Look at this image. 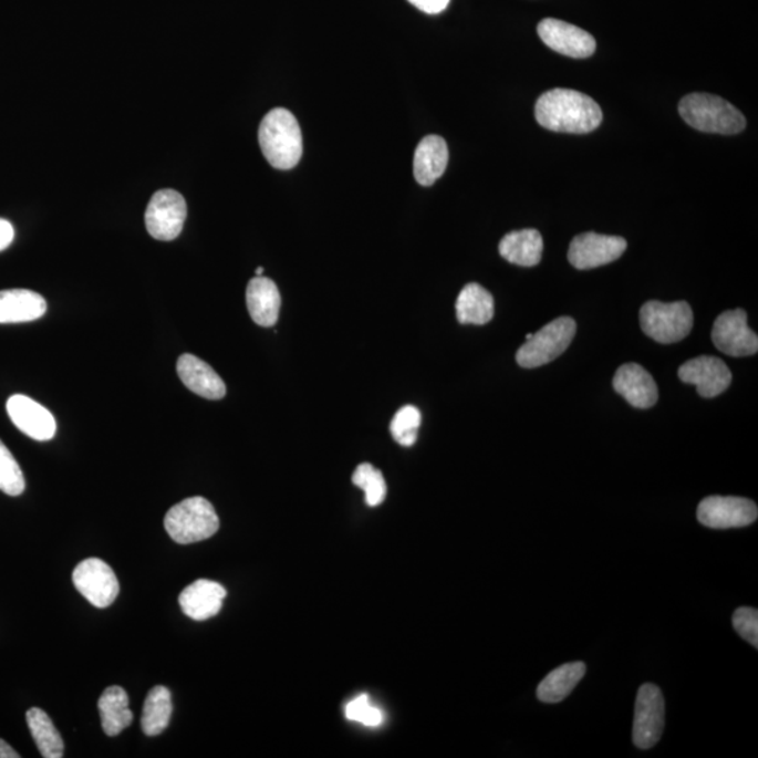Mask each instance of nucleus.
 Returning <instances> with one entry per match:
<instances>
[{
  "instance_id": "4be33fe9",
  "label": "nucleus",
  "mask_w": 758,
  "mask_h": 758,
  "mask_svg": "<svg viewBox=\"0 0 758 758\" xmlns=\"http://www.w3.org/2000/svg\"><path fill=\"white\" fill-rule=\"evenodd\" d=\"M543 240L537 229H521L500 240L501 258L521 268H534L542 258Z\"/></svg>"
},
{
  "instance_id": "0eeeda50",
  "label": "nucleus",
  "mask_w": 758,
  "mask_h": 758,
  "mask_svg": "<svg viewBox=\"0 0 758 758\" xmlns=\"http://www.w3.org/2000/svg\"><path fill=\"white\" fill-rule=\"evenodd\" d=\"M187 218L185 197L170 188L155 193L145 212L146 229L152 238L175 240L183 231Z\"/></svg>"
},
{
  "instance_id": "a211bd4d",
  "label": "nucleus",
  "mask_w": 758,
  "mask_h": 758,
  "mask_svg": "<svg viewBox=\"0 0 758 758\" xmlns=\"http://www.w3.org/2000/svg\"><path fill=\"white\" fill-rule=\"evenodd\" d=\"M177 374L188 390L198 396L206 397V399H222L227 394V386H225L221 376L214 371L211 365L203 362L196 355L183 354L177 362Z\"/></svg>"
},
{
  "instance_id": "f704fd0d",
  "label": "nucleus",
  "mask_w": 758,
  "mask_h": 758,
  "mask_svg": "<svg viewBox=\"0 0 758 758\" xmlns=\"http://www.w3.org/2000/svg\"><path fill=\"white\" fill-rule=\"evenodd\" d=\"M0 758H20V755L7 741L0 739Z\"/></svg>"
},
{
  "instance_id": "a878e982",
  "label": "nucleus",
  "mask_w": 758,
  "mask_h": 758,
  "mask_svg": "<svg viewBox=\"0 0 758 758\" xmlns=\"http://www.w3.org/2000/svg\"><path fill=\"white\" fill-rule=\"evenodd\" d=\"M25 719H28L30 734L33 736L41 756L45 758L64 757V740L43 709H29Z\"/></svg>"
},
{
  "instance_id": "5701e85b",
  "label": "nucleus",
  "mask_w": 758,
  "mask_h": 758,
  "mask_svg": "<svg viewBox=\"0 0 758 758\" xmlns=\"http://www.w3.org/2000/svg\"><path fill=\"white\" fill-rule=\"evenodd\" d=\"M457 318L463 325H486L495 315V300L477 282L465 285L455 303Z\"/></svg>"
},
{
  "instance_id": "b1692460",
  "label": "nucleus",
  "mask_w": 758,
  "mask_h": 758,
  "mask_svg": "<svg viewBox=\"0 0 758 758\" xmlns=\"http://www.w3.org/2000/svg\"><path fill=\"white\" fill-rule=\"evenodd\" d=\"M104 734L118 736L133 724L134 715L129 709V698L125 689L118 686L108 687L98 699Z\"/></svg>"
},
{
  "instance_id": "c85d7f7f",
  "label": "nucleus",
  "mask_w": 758,
  "mask_h": 758,
  "mask_svg": "<svg viewBox=\"0 0 758 758\" xmlns=\"http://www.w3.org/2000/svg\"><path fill=\"white\" fill-rule=\"evenodd\" d=\"M420 423V411L416 406H404L397 411L394 420L391 422L392 437L401 446L412 447L417 440Z\"/></svg>"
},
{
  "instance_id": "6ab92c4d",
  "label": "nucleus",
  "mask_w": 758,
  "mask_h": 758,
  "mask_svg": "<svg viewBox=\"0 0 758 758\" xmlns=\"http://www.w3.org/2000/svg\"><path fill=\"white\" fill-rule=\"evenodd\" d=\"M246 303L250 318L259 326L271 328L279 321L281 295L276 282L268 277L256 276L246 290Z\"/></svg>"
},
{
  "instance_id": "f3484780",
  "label": "nucleus",
  "mask_w": 758,
  "mask_h": 758,
  "mask_svg": "<svg viewBox=\"0 0 758 758\" xmlns=\"http://www.w3.org/2000/svg\"><path fill=\"white\" fill-rule=\"evenodd\" d=\"M225 598L227 590L221 584L200 579L183 590L179 604L188 619L206 621L221 611Z\"/></svg>"
},
{
  "instance_id": "72a5a7b5",
  "label": "nucleus",
  "mask_w": 758,
  "mask_h": 758,
  "mask_svg": "<svg viewBox=\"0 0 758 758\" xmlns=\"http://www.w3.org/2000/svg\"><path fill=\"white\" fill-rule=\"evenodd\" d=\"M14 239V228L13 225L7 221V219H0V252L8 249L10 243Z\"/></svg>"
},
{
  "instance_id": "c9c22d12",
  "label": "nucleus",
  "mask_w": 758,
  "mask_h": 758,
  "mask_svg": "<svg viewBox=\"0 0 758 758\" xmlns=\"http://www.w3.org/2000/svg\"><path fill=\"white\" fill-rule=\"evenodd\" d=\"M261 274H263V268H258V270H256V276H261Z\"/></svg>"
},
{
  "instance_id": "1a4fd4ad",
  "label": "nucleus",
  "mask_w": 758,
  "mask_h": 758,
  "mask_svg": "<svg viewBox=\"0 0 758 758\" xmlns=\"http://www.w3.org/2000/svg\"><path fill=\"white\" fill-rule=\"evenodd\" d=\"M665 728V698L655 684H643L637 692L634 719V744L646 750L656 746Z\"/></svg>"
},
{
  "instance_id": "f03ea898",
  "label": "nucleus",
  "mask_w": 758,
  "mask_h": 758,
  "mask_svg": "<svg viewBox=\"0 0 758 758\" xmlns=\"http://www.w3.org/2000/svg\"><path fill=\"white\" fill-rule=\"evenodd\" d=\"M264 158L279 170H290L302 158V133L294 114L277 107L266 114L259 128Z\"/></svg>"
},
{
  "instance_id": "9d476101",
  "label": "nucleus",
  "mask_w": 758,
  "mask_h": 758,
  "mask_svg": "<svg viewBox=\"0 0 758 758\" xmlns=\"http://www.w3.org/2000/svg\"><path fill=\"white\" fill-rule=\"evenodd\" d=\"M757 516L755 501L734 496H710L700 501L697 511L700 525L715 530L750 526L757 520Z\"/></svg>"
},
{
  "instance_id": "7c9ffc66",
  "label": "nucleus",
  "mask_w": 758,
  "mask_h": 758,
  "mask_svg": "<svg viewBox=\"0 0 758 758\" xmlns=\"http://www.w3.org/2000/svg\"><path fill=\"white\" fill-rule=\"evenodd\" d=\"M346 716L349 720L371 726V728L384 723L383 710L371 705L368 695H360L347 704Z\"/></svg>"
},
{
  "instance_id": "aec40b11",
  "label": "nucleus",
  "mask_w": 758,
  "mask_h": 758,
  "mask_svg": "<svg viewBox=\"0 0 758 758\" xmlns=\"http://www.w3.org/2000/svg\"><path fill=\"white\" fill-rule=\"evenodd\" d=\"M449 159L448 146L438 135H428L417 145L413 158V174L422 186H432L444 175Z\"/></svg>"
},
{
  "instance_id": "7ed1b4c3",
  "label": "nucleus",
  "mask_w": 758,
  "mask_h": 758,
  "mask_svg": "<svg viewBox=\"0 0 758 758\" xmlns=\"http://www.w3.org/2000/svg\"><path fill=\"white\" fill-rule=\"evenodd\" d=\"M679 116L700 133L735 135L746 128V118L719 96L692 93L678 104Z\"/></svg>"
},
{
  "instance_id": "f8f14e48",
  "label": "nucleus",
  "mask_w": 758,
  "mask_h": 758,
  "mask_svg": "<svg viewBox=\"0 0 758 758\" xmlns=\"http://www.w3.org/2000/svg\"><path fill=\"white\" fill-rule=\"evenodd\" d=\"M713 342L719 352L730 357H746L758 352L757 334L747 326V313L744 310L726 311L716 318Z\"/></svg>"
},
{
  "instance_id": "2eb2a0df",
  "label": "nucleus",
  "mask_w": 758,
  "mask_h": 758,
  "mask_svg": "<svg viewBox=\"0 0 758 758\" xmlns=\"http://www.w3.org/2000/svg\"><path fill=\"white\" fill-rule=\"evenodd\" d=\"M7 409L14 426L25 436L34 438L37 442H49L55 436L54 416L31 397L13 395L9 397Z\"/></svg>"
},
{
  "instance_id": "473e14b6",
  "label": "nucleus",
  "mask_w": 758,
  "mask_h": 758,
  "mask_svg": "<svg viewBox=\"0 0 758 758\" xmlns=\"http://www.w3.org/2000/svg\"><path fill=\"white\" fill-rule=\"evenodd\" d=\"M413 7L427 14H440L448 8L451 0H407Z\"/></svg>"
},
{
  "instance_id": "9b49d317",
  "label": "nucleus",
  "mask_w": 758,
  "mask_h": 758,
  "mask_svg": "<svg viewBox=\"0 0 758 758\" xmlns=\"http://www.w3.org/2000/svg\"><path fill=\"white\" fill-rule=\"evenodd\" d=\"M626 246L629 243L621 237L585 232L572 240L568 258L578 270L601 268L619 260L625 252Z\"/></svg>"
},
{
  "instance_id": "cd10ccee",
  "label": "nucleus",
  "mask_w": 758,
  "mask_h": 758,
  "mask_svg": "<svg viewBox=\"0 0 758 758\" xmlns=\"http://www.w3.org/2000/svg\"><path fill=\"white\" fill-rule=\"evenodd\" d=\"M353 484L364 490L365 501L371 507L380 506L386 498L384 475L371 464L359 465L353 474Z\"/></svg>"
},
{
  "instance_id": "c756f323",
  "label": "nucleus",
  "mask_w": 758,
  "mask_h": 758,
  "mask_svg": "<svg viewBox=\"0 0 758 758\" xmlns=\"http://www.w3.org/2000/svg\"><path fill=\"white\" fill-rule=\"evenodd\" d=\"M25 489L22 468L9 448L0 440V490L9 496H20Z\"/></svg>"
},
{
  "instance_id": "bb28decb",
  "label": "nucleus",
  "mask_w": 758,
  "mask_h": 758,
  "mask_svg": "<svg viewBox=\"0 0 758 758\" xmlns=\"http://www.w3.org/2000/svg\"><path fill=\"white\" fill-rule=\"evenodd\" d=\"M172 713H174V704H172L169 689L164 686L152 688L145 699L143 718H141L144 734L146 736L160 735L169 726Z\"/></svg>"
},
{
  "instance_id": "393cba45",
  "label": "nucleus",
  "mask_w": 758,
  "mask_h": 758,
  "mask_svg": "<svg viewBox=\"0 0 758 758\" xmlns=\"http://www.w3.org/2000/svg\"><path fill=\"white\" fill-rule=\"evenodd\" d=\"M585 666L582 662L568 663L548 674L537 689L538 699L547 704L561 703L584 677Z\"/></svg>"
},
{
  "instance_id": "39448f33",
  "label": "nucleus",
  "mask_w": 758,
  "mask_h": 758,
  "mask_svg": "<svg viewBox=\"0 0 758 758\" xmlns=\"http://www.w3.org/2000/svg\"><path fill=\"white\" fill-rule=\"evenodd\" d=\"M640 321L646 336L657 343L682 342L692 332L694 315L687 302L650 301L641 308Z\"/></svg>"
},
{
  "instance_id": "2f4dec72",
  "label": "nucleus",
  "mask_w": 758,
  "mask_h": 758,
  "mask_svg": "<svg viewBox=\"0 0 758 758\" xmlns=\"http://www.w3.org/2000/svg\"><path fill=\"white\" fill-rule=\"evenodd\" d=\"M734 626L744 640L751 643L752 646L758 647V611L749 609V606H741L736 610L734 614Z\"/></svg>"
},
{
  "instance_id": "f257e3e1",
  "label": "nucleus",
  "mask_w": 758,
  "mask_h": 758,
  "mask_svg": "<svg viewBox=\"0 0 758 758\" xmlns=\"http://www.w3.org/2000/svg\"><path fill=\"white\" fill-rule=\"evenodd\" d=\"M536 118L553 133L589 134L600 127L603 112L588 94L572 89H552L538 98Z\"/></svg>"
},
{
  "instance_id": "423d86ee",
  "label": "nucleus",
  "mask_w": 758,
  "mask_h": 758,
  "mask_svg": "<svg viewBox=\"0 0 758 758\" xmlns=\"http://www.w3.org/2000/svg\"><path fill=\"white\" fill-rule=\"evenodd\" d=\"M577 334V322L562 316L549 322L540 332L527 334V342L516 354L517 364L522 368L542 367L567 352Z\"/></svg>"
},
{
  "instance_id": "ddd939ff",
  "label": "nucleus",
  "mask_w": 758,
  "mask_h": 758,
  "mask_svg": "<svg viewBox=\"0 0 758 758\" xmlns=\"http://www.w3.org/2000/svg\"><path fill=\"white\" fill-rule=\"evenodd\" d=\"M537 31L543 44L571 59H589L598 49L592 34L562 20L543 19Z\"/></svg>"
},
{
  "instance_id": "6e6552de",
  "label": "nucleus",
  "mask_w": 758,
  "mask_h": 758,
  "mask_svg": "<svg viewBox=\"0 0 758 758\" xmlns=\"http://www.w3.org/2000/svg\"><path fill=\"white\" fill-rule=\"evenodd\" d=\"M72 580L77 592L97 609L112 605L120 593L116 573L102 559L82 561L73 571Z\"/></svg>"
},
{
  "instance_id": "20e7f679",
  "label": "nucleus",
  "mask_w": 758,
  "mask_h": 758,
  "mask_svg": "<svg viewBox=\"0 0 758 758\" xmlns=\"http://www.w3.org/2000/svg\"><path fill=\"white\" fill-rule=\"evenodd\" d=\"M167 534L177 543L208 540L219 530V517L207 499L190 498L172 507L165 517Z\"/></svg>"
},
{
  "instance_id": "412c9836",
  "label": "nucleus",
  "mask_w": 758,
  "mask_h": 758,
  "mask_svg": "<svg viewBox=\"0 0 758 758\" xmlns=\"http://www.w3.org/2000/svg\"><path fill=\"white\" fill-rule=\"evenodd\" d=\"M46 312L43 297L30 290L0 291V323L37 321Z\"/></svg>"
},
{
  "instance_id": "dca6fc26",
  "label": "nucleus",
  "mask_w": 758,
  "mask_h": 758,
  "mask_svg": "<svg viewBox=\"0 0 758 758\" xmlns=\"http://www.w3.org/2000/svg\"><path fill=\"white\" fill-rule=\"evenodd\" d=\"M613 385L616 394L624 396L637 409H650L658 399L655 380L640 364L621 365L614 375Z\"/></svg>"
},
{
  "instance_id": "4468645a",
  "label": "nucleus",
  "mask_w": 758,
  "mask_h": 758,
  "mask_svg": "<svg viewBox=\"0 0 758 758\" xmlns=\"http://www.w3.org/2000/svg\"><path fill=\"white\" fill-rule=\"evenodd\" d=\"M678 378L684 384L697 386L703 397H715L724 394L731 384V373L723 360L714 355H700L689 360L678 368Z\"/></svg>"
}]
</instances>
